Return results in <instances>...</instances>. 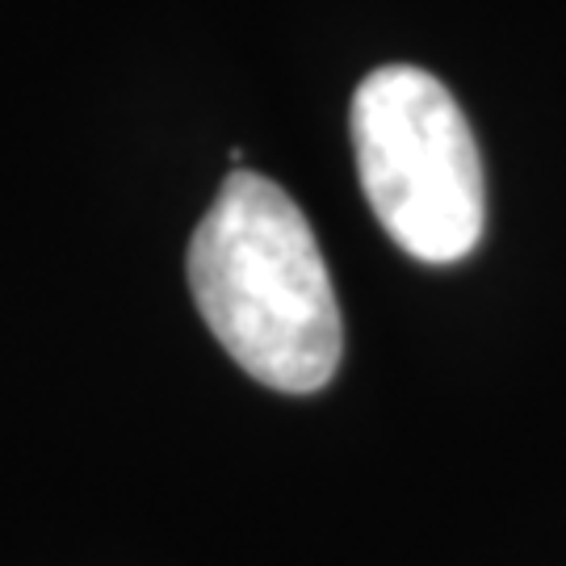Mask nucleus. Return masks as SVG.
Masks as SVG:
<instances>
[{
    "label": "nucleus",
    "instance_id": "1",
    "mask_svg": "<svg viewBox=\"0 0 566 566\" xmlns=\"http://www.w3.org/2000/svg\"><path fill=\"white\" fill-rule=\"evenodd\" d=\"M189 290L248 378L282 395L332 382L340 303L315 231L277 181L243 168L227 177L189 240Z\"/></svg>",
    "mask_w": 566,
    "mask_h": 566
},
{
    "label": "nucleus",
    "instance_id": "2",
    "mask_svg": "<svg viewBox=\"0 0 566 566\" xmlns=\"http://www.w3.org/2000/svg\"><path fill=\"white\" fill-rule=\"evenodd\" d=\"M353 151L369 210L407 256L453 264L483 240L479 143L462 105L420 67H378L353 93Z\"/></svg>",
    "mask_w": 566,
    "mask_h": 566
}]
</instances>
